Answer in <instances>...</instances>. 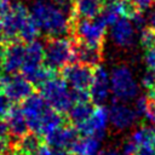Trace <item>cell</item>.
Returning a JSON list of instances; mask_svg holds the SVG:
<instances>
[{
    "instance_id": "obj_21",
    "label": "cell",
    "mask_w": 155,
    "mask_h": 155,
    "mask_svg": "<svg viewBox=\"0 0 155 155\" xmlns=\"http://www.w3.org/2000/svg\"><path fill=\"white\" fill-rule=\"evenodd\" d=\"M93 109L94 108L88 102H79L73 104V107L68 110V117L75 126H78L90 117Z\"/></svg>"
},
{
    "instance_id": "obj_46",
    "label": "cell",
    "mask_w": 155,
    "mask_h": 155,
    "mask_svg": "<svg viewBox=\"0 0 155 155\" xmlns=\"http://www.w3.org/2000/svg\"><path fill=\"white\" fill-rule=\"evenodd\" d=\"M33 1H41V0H33Z\"/></svg>"
},
{
    "instance_id": "obj_2",
    "label": "cell",
    "mask_w": 155,
    "mask_h": 155,
    "mask_svg": "<svg viewBox=\"0 0 155 155\" xmlns=\"http://www.w3.org/2000/svg\"><path fill=\"white\" fill-rule=\"evenodd\" d=\"M40 94L50 108L61 114L68 113L73 104H75L74 91L67 85L63 78L52 76L40 86Z\"/></svg>"
},
{
    "instance_id": "obj_23",
    "label": "cell",
    "mask_w": 155,
    "mask_h": 155,
    "mask_svg": "<svg viewBox=\"0 0 155 155\" xmlns=\"http://www.w3.org/2000/svg\"><path fill=\"white\" fill-rule=\"evenodd\" d=\"M132 142H134L138 147L144 145V144H154L155 140V130L148 126H140L137 127L131 136L128 137Z\"/></svg>"
},
{
    "instance_id": "obj_12",
    "label": "cell",
    "mask_w": 155,
    "mask_h": 155,
    "mask_svg": "<svg viewBox=\"0 0 155 155\" xmlns=\"http://www.w3.org/2000/svg\"><path fill=\"white\" fill-rule=\"evenodd\" d=\"M136 30L137 29L128 17H120L113 24H110L109 36L114 45H116L117 47L128 48L134 44L137 39Z\"/></svg>"
},
{
    "instance_id": "obj_8",
    "label": "cell",
    "mask_w": 155,
    "mask_h": 155,
    "mask_svg": "<svg viewBox=\"0 0 155 155\" xmlns=\"http://www.w3.org/2000/svg\"><path fill=\"white\" fill-rule=\"evenodd\" d=\"M0 88L6 97L15 103L23 102L33 93V85L23 76L18 74H7L0 79Z\"/></svg>"
},
{
    "instance_id": "obj_31",
    "label": "cell",
    "mask_w": 155,
    "mask_h": 155,
    "mask_svg": "<svg viewBox=\"0 0 155 155\" xmlns=\"http://www.w3.org/2000/svg\"><path fill=\"white\" fill-rule=\"evenodd\" d=\"M11 108V101L6 97V94L0 88V119L5 117Z\"/></svg>"
},
{
    "instance_id": "obj_9",
    "label": "cell",
    "mask_w": 155,
    "mask_h": 155,
    "mask_svg": "<svg viewBox=\"0 0 155 155\" xmlns=\"http://www.w3.org/2000/svg\"><path fill=\"white\" fill-rule=\"evenodd\" d=\"M109 124L116 131H126L132 128L138 120L136 110L124 102L115 101L108 108Z\"/></svg>"
},
{
    "instance_id": "obj_35",
    "label": "cell",
    "mask_w": 155,
    "mask_h": 155,
    "mask_svg": "<svg viewBox=\"0 0 155 155\" xmlns=\"http://www.w3.org/2000/svg\"><path fill=\"white\" fill-rule=\"evenodd\" d=\"M134 155H155V147L154 144L139 145Z\"/></svg>"
},
{
    "instance_id": "obj_36",
    "label": "cell",
    "mask_w": 155,
    "mask_h": 155,
    "mask_svg": "<svg viewBox=\"0 0 155 155\" xmlns=\"http://www.w3.org/2000/svg\"><path fill=\"white\" fill-rule=\"evenodd\" d=\"M144 117H145L148 121H150V122L155 124V102L150 101V107H149L148 113L145 114V116H144Z\"/></svg>"
},
{
    "instance_id": "obj_40",
    "label": "cell",
    "mask_w": 155,
    "mask_h": 155,
    "mask_svg": "<svg viewBox=\"0 0 155 155\" xmlns=\"http://www.w3.org/2000/svg\"><path fill=\"white\" fill-rule=\"evenodd\" d=\"M148 98H149L150 101L155 102V84H154V86H153L150 90H148Z\"/></svg>"
},
{
    "instance_id": "obj_29",
    "label": "cell",
    "mask_w": 155,
    "mask_h": 155,
    "mask_svg": "<svg viewBox=\"0 0 155 155\" xmlns=\"http://www.w3.org/2000/svg\"><path fill=\"white\" fill-rule=\"evenodd\" d=\"M63 12H65L68 16L73 17L74 12V0H52Z\"/></svg>"
},
{
    "instance_id": "obj_44",
    "label": "cell",
    "mask_w": 155,
    "mask_h": 155,
    "mask_svg": "<svg viewBox=\"0 0 155 155\" xmlns=\"http://www.w3.org/2000/svg\"><path fill=\"white\" fill-rule=\"evenodd\" d=\"M96 155H103V153H98V154H96Z\"/></svg>"
},
{
    "instance_id": "obj_32",
    "label": "cell",
    "mask_w": 155,
    "mask_h": 155,
    "mask_svg": "<svg viewBox=\"0 0 155 155\" xmlns=\"http://www.w3.org/2000/svg\"><path fill=\"white\" fill-rule=\"evenodd\" d=\"M144 63L148 69L155 71V47L147 48L144 53Z\"/></svg>"
},
{
    "instance_id": "obj_22",
    "label": "cell",
    "mask_w": 155,
    "mask_h": 155,
    "mask_svg": "<svg viewBox=\"0 0 155 155\" xmlns=\"http://www.w3.org/2000/svg\"><path fill=\"white\" fill-rule=\"evenodd\" d=\"M41 147L39 136L35 133H27L17 142V149L19 155H34Z\"/></svg>"
},
{
    "instance_id": "obj_27",
    "label": "cell",
    "mask_w": 155,
    "mask_h": 155,
    "mask_svg": "<svg viewBox=\"0 0 155 155\" xmlns=\"http://www.w3.org/2000/svg\"><path fill=\"white\" fill-rule=\"evenodd\" d=\"M149 107H150V99L147 96H137L134 98L133 109L136 110L138 116H145V114L148 113Z\"/></svg>"
},
{
    "instance_id": "obj_18",
    "label": "cell",
    "mask_w": 155,
    "mask_h": 155,
    "mask_svg": "<svg viewBox=\"0 0 155 155\" xmlns=\"http://www.w3.org/2000/svg\"><path fill=\"white\" fill-rule=\"evenodd\" d=\"M44 48H45V45L41 41H39L38 39L31 41V42H28L25 45L24 64H23L21 71L24 69H31V68H36V67L42 65V63H44Z\"/></svg>"
},
{
    "instance_id": "obj_15",
    "label": "cell",
    "mask_w": 155,
    "mask_h": 155,
    "mask_svg": "<svg viewBox=\"0 0 155 155\" xmlns=\"http://www.w3.org/2000/svg\"><path fill=\"white\" fill-rule=\"evenodd\" d=\"M79 138L76 127L62 125L45 136V140L48 147L54 149H69L73 143Z\"/></svg>"
},
{
    "instance_id": "obj_19",
    "label": "cell",
    "mask_w": 155,
    "mask_h": 155,
    "mask_svg": "<svg viewBox=\"0 0 155 155\" xmlns=\"http://www.w3.org/2000/svg\"><path fill=\"white\" fill-rule=\"evenodd\" d=\"M101 142L96 137H85L78 138L73 145L69 148L71 155H96L101 153Z\"/></svg>"
},
{
    "instance_id": "obj_13",
    "label": "cell",
    "mask_w": 155,
    "mask_h": 155,
    "mask_svg": "<svg viewBox=\"0 0 155 155\" xmlns=\"http://www.w3.org/2000/svg\"><path fill=\"white\" fill-rule=\"evenodd\" d=\"M21 109H22V111L25 116L29 130L34 133L39 122H40V120L46 114V111L50 109V107L40 93H34L33 92L27 99L23 101V104H22Z\"/></svg>"
},
{
    "instance_id": "obj_4",
    "label": "cell",
    "mask_w": 155,
    "mask_h": 155,
    "mask_svg": "<svg viewBox=\"0 0 155 155\" xmlns=\"http://www.w3.org/2000/svg\"><path fill=\"white\" fill-rule=\"evenodd\" d=\"M110 76V91L114 98L119 102H130L134 99L139 93V84L137 82L132 70L120 64L111 69Z\"/></svg>"
},
{
    "instance_id": "obj_7",
    "label": "cell",
    "mask_w": 155,
    "mask_h": 155,
    "mask_svg": "<svg viewBox=\"0 0 155 155\" xmlns=\"http://www.w3.org/2000/svg\"><path fill=\"white\" fill-rule=\"evenodd\" d=\"M108 125H109L108 109L104 108L103 105H97V108L93 109L90 117L85 122L75 127L78 130V133L85 137H96L98 139H103L107 133Z\"/></svg>"
},
{
    "instance_id": "obj_41",
    "label": "cell",
    "mask_w": 155,
    "mask_h": 155,
    "mask_svg": "<svg viewBox=\"0 0 155 155\" xmlns=\"http://www.w3.org/2000/svg\"><path fill=\"white\" fill-rule=\"evenodd\" d=\"M103 155H122V154L116 150H108V151H104Z\"/></svg>"
},
{
    "instance_id": "obj_6",
    "label": "cell",
    "mask_w": 155,
    "mask_h": 155,
    "mask_svg": "<svg viewBox=\"0 0 155 155\" xmlns=\"http://www.w3.org/2000/svg\"><path fill=\"white\" fill-rule=\"evenodd\" d=\"M29 17V11L24 4L19 1H12L10 10L2 17V29H1V38L6 41H15L18 38L19 28L22 27L23 22Z\"/></svg>"
},
{
    "instance_id": "obj_5",
    "label": "cell",
    "mask_w": 155,
    "mask_h": 155,
    "mask_svg": "<svg viewBox=\"0 0 155 155\" xmlns=\"http://www.w3.org/2000/svg\"><path fill=\"white\" fill-rule=\"evenodd\" d=\"M107 27L108 25L98 16L96 18H79L73 25V31L80 42L101 47Z\"/></svg>"
},
{
    "instance_id": "obj_45",
    "label": "cell",
    "mask_w": 155,
    "mask_h": 155,
    "mask_svg": "<svg viewBox=\"0 0 155 155\" xmlns=\"http://www.w3.org/2000/svg\"><path fill=\"white\" fill-rule=\"evenodd\" d=\"M1 76H2V75H1V70H0V79H1Z\"/></svg>"
},
{
    "instance_id": "obj_1",
    "label": "cell",
    "mask_w": 155,
    "mask_h": 155,
    "mask_svg": "<svg viewBox=\"0 0 155 155\" xmlns=\"http://www.w3.org/2000/svg\"><path fill=\"white\" fill-rule=\"evenodd\" d=\"M29 15L39 31L50 39L67 38L73 30L71 17L63 12L52 0L34 1Z\"/></svg>"
},
{
    "instance_id": "obj_37",
    "label": "cell",
    "mask_w": 155,
    "mask_h": 155,
    "mask_svg": "<svg viewBox=\"0 0 155 155\" xmlns=\"http://www.w3.org/2000/svg\"><path fill=\"white\" fill-rule=\"evenodd\" d=\"M8 136L10 133H8V128H7L5 120L0 119V139H7Z\"/></svg>"
},
{
    "instance_id": "obj_39",
    "label": "cell",
    "mask_w": 155,
    "mask_h": 155,
    "mask_svg": "<svg viewBox=\"0 0 155 155\" xmlns=\"http://www.w3.org/2000/svg\"><path fill=\"white\" fill-rule=\"evenodd\" d=\"M7 151V139H0V155Z\"/></svg>"
},
{
    "instance_id": "obj_3",
    "label": "cell",
    "mask_w": 155,
    "mask_h": 155,
    "mask_svg": "<svg viewBox=\"0 0 155 155\" xmlns=\"http://www.w3.org/2000/svg\"><path fill=\"white\" fill-rule=\"evenodd\" d=\"M73 42L68 38H52L45 44L44 64L52 71L62 70L75 61Z\"/></svg>"
},
{
    "instance_id": "obj_38",
    "label": "cell",
    "mask_w": 155,
    "mask_h": 155,
    "mask_svg": "<svg viewBox=\"0 0 155 155\" xmlns=\"http://www.w3.org/2000/svg\"><path fill=\"white\" fill-rule=\"evenodd\" d=\"M147 22H148V27L155 30V11H153L149 16H147Z\"/></svg>"
},
{
    "instance_id": "obj_24",
    "label": "cell",
    "mask_w": 155,
    "mask_h": 155,
    "mask_svg": "<svg viewBox=\"0 0 155 155\" xmlns=\"http://www.w3.org/2000/svg\"><path fill=\"white\" fill-rule=\"evenodd\" d=\"M39 29L35 24V22L33 21V18L29 17L23 22L22 27L19 28V31H18V39L23 42H31L34 40L38 39V35H39Z\"/></svg>"
},
{
    "instance_id": "obj_25",
    "label": "cell",
    "mask_w": 155,
    "mask_h": 155,
    "mask_svg": "<svg viewBox=\"0 0 155 155\" xmlns=\"http://www.w3.org/2000/svg\"><path fill=\"white\" fill-rule=\"evenodd\" d=\"M138 39L145 50L155 47V30H153L150 28H145V29L140 30Z\"/></svg>"
},
{
    "instance_id": "obj_20",
    "label": "cell",
    "mask_w": 155,
    "mask_h": 155,
    "mask_svg": "<svg viewBox=\"0 0 155 155\" xmlns=\"http://www.w3.org/2000/svg\"><path fill=\"white\" fill-rule=\"evenodd\" d=\"M103 6V0H74V12L79 18H96Z\"/></svg>"
},
{
    "instance_id": "obj_14",
    "label": "cell",
    "mask_w": 155,
    "mask_h": 155,
    "mask_svg": "<svg viewBox=\"0 0 155 155\" xmlns=\"http://www.w3.org/2000/svg\"><path fill=\"white\" fill-rule=\"evenodd\" d=\"M25 59V45L18 41L10 42L1 57V68L6 74H17L21 71Z\"/></svg>"
},
{
    "instance_id": "obj_42",
    "label": "cell",
    "mask_w": 155,
    "mask_h": 155,
    "mask_svg": "<svg viewBox=\"0 0 155 155\" xmlns=\"http://www.w3.org/2000/svg\"><path fill=\"white\" fill-rule=\"evenodd\" d=\"M4 50H5V46L1 44V41H0V61H1V57H2V54H4Z\"/></svg>"
},
{
    "instance_id": "obj_48",
    "label": "cell",
    "mask_w": 155,
    "mask_h": 155,
    "mask_svg": "<svg viewBox=\"0 0 155 155\" xmlns=\"http://www.w3.org/2000/svg\"><path fill=\"white\" fill-rule=\"evenodd\" d=\"M18 155H19V154H18Z\"/></svg>"
},
{
    "instance_id": "obj_26",
    "label": "cell",
    "mask_w": 155,
    "mask_h": 155,
    "mask_svg": "<svg viewBox=\"0 0 155 155\" xmlns=\"http://www.w3.org/2000/svg\"><path fill=\"white\" fill-rule=\"evenodd\" d=\"M130 21L132 22V24L134 25V28L137 30H143L147 28L148 25V22H147V16L142 12V11H138V10H134L130 16H128Z\"/></svg>"
},
{
    "instance_id": "obj_47",
    "label": "cell",
    "mask_w": 155,
    "mask_h": 155,
    "mask_svg": "<svg viewBox=\"0 0 155 155\" xmlns=\"http://www.w3.org/2000/svg\"><path fill=\"white\" fill-rule=\"evenodd\" d=\"M154 147H155V140H154Z\"/></svg>"
},
{
    "instance_id": "obj_11",
    "label": "cell",
    "mask_w": 155,
    "mask_h": 155,
    "mask_svg": "<svg viewBox=\"0 0 155 155\" xmlns=\"http://www.w3.org/2000/svg\"><path fill=\"white\" fill-rule=\"evenodd\" d=\"M110 76L103 65L93 70L92 82L88 87V97L96 105H103L110 97Z\"/></svg>"
},
{
    "instance_id": "obj_10",
    "label": "cell",
    "mask_w": 155,
    "mask_h": 155,
    "mask_svg": "<svg viewBox=\"0 0 155 155\" xmlns=\"http://www.w3.org/2000/svg\"><path fill=\"white\" fill-rule=\"evenodd\" d=\"M63 71V79L67 85L74 91H88L92 82L93 70L92 68L81 63H71L67 65Z\"/></svg>"
},
{
    "instance_id": "obj_28",
    "label": "cell",
    "mask_w": 155,
    "mask_h": 155,
    "mask_svg": "<svg viewBox=\"0 0 155 155\" xmlns=\"http://www.w3.org/2000/svg\"><path fill=\"white\" fill-rule=\"evenodd\" d=\"M155 84V71L147 69V71H144L142 79H140V85L145 88V90H150Z\"/></svg>"
},
{
    "instance_id": "obj_16",
    "label": "cell",
    "mask_w": 155,
    "mask_h": 155,
    "mask_svg": "<svg viewBox=\"0 0 155 155\" xmlns=\"http://www.w3.org/2000/svg\"><path fill=\"white\" fill-rule=\"evenodd\" d=\"M5 122L8 128V133L11 137L19 139L21 137L25 136L29 131L28 122L25 116L18 105H11L8 113L5 116Z\"/></svg>"
},
{
    "instance_id": "obj_33",
    "label": "cell",
    "mask_w": 155,
    "mask_h": 155,
    "mask_svg": "<svg viewBox=\"0 0 155 155\" xmlns=\"http://www.w3.org/2000/svg\"><path fill=\"white\" fill-rule=\"evenodd\" d=\"M137 149H138V145L134 142H132L130 138H127L121 145V154L122 155H134Z\"/></svg>"
},
{
    "instance_id": "obj_17",
    "label": "cell",
    "mask_w": 155,
    "mask_h": 155,
    "mask_svg": "<svg viewBox=\"0 0 155 155\" xmlns=\"http://www.w3.org/2000/svg\"><path fill=\"white\" fill-rule=\"evenodd\" d=\"M74 53H75V61L90 68L93 67L96 68L102 62V51L101 47L98 46L79 42L78 45L74 46Z\"/></svg>"
},
{
    "instance_id": "obj_30",
    "label": "cell",
    "mask_w": 155,
    "mask_h": 155,
    "mask_svg": "<svg viewBox=\"0 0 155 155\" xmlns=\"http://www.w3.org/2000/svg\"><path fill=\"white\" fill-rule=\"evenodd\" d=\"M34 155H68V153L62 149H54L48 145H41Z\"/></svg>"
},
{
    "instance_id": "obj_43",
    "label": "cell",
    "mask_w": 155,
    "mask_h": 155,
    "mask_svg": "<svg viewBox=\"0 0 155 155\" xmlns=\"http://www.w3.org/2000/svg\"><path fill=\"white\" fill-rule=\"evenodd\" d=\"M1 29H2V13L0 12V34H1Z\"/></svg>"
},
{
    "instance_id": "obj_34",
    "label": "cell",
    "mask_w": 155,
    "mask_h": 155,
    "mask_svg": "<svg viewBox=\"0 0 155 155\" xmlns=\"http://www.w3.org/2000/svg\"><path fill=\"white\" fill-rule=\"evenodd\" d=\"M132 5L136 7V10L138 11H145V10H149L151 6H153V2L154 0H131Z\"/></svg>"
}]
</instances>
